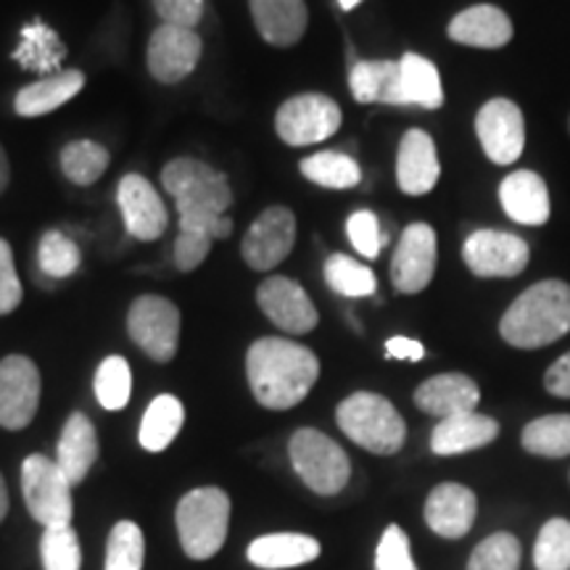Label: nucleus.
I'll list each match as a JSON object with an SVG mask.
<instances>
[{
	"label": "nucleus",
	"mask_w": 570,
	"mask_h": 570,
	"mask_svg": "<svg viewBox=\"0 0 570 570\" xmlns=\"http://www.w3.org/2000/svg\"><path fill=\"white\" fill-rule=\"evenodd\" d=\"M246 375L262 407L291 410L315 389L320 360L288 338H259L246 354Z\"/></svg>",
	"instance_id": "obj_1"
},
{
	"label": "nucleus",
	"mask_w": 570,
	"mask_h": 570,
	"mask_svg": "<svg viewBox=\"0 0 570 570\" xmlns=\"http://www.w3.org/2000/svg\"><path fill=\"white\" fill-rule=\"evenodd\" d=\"M568 333L570 285L562 281L533 283L499 320V336L515 348L550 346Z\"/></svg>",
	"instance_id": "obj_2"
},
{
	"label": "nucleus",
	"mask_w": 570,
	"mask_h": 570,
	"mask_svg": "<svg viewBox=\"0 0 570 570\" xmlns=\"http://www.w3.org/2000/svg\"><path fill=\"white\" fill-rule=\"evenodd\" d=\"M336 423L354 444L381 458L396 454L407 441L404 417L386 396L373 394V391H356L346 396L336 410Z\"/></svg>",
	"instance_id": "obj_3"
},
{
	"label": "nucleus",
	"mask_w": 570,
	"mask_h": 570,
	"mask_svg": "<svg viewBox=\"0 0 570 570\" xmlns=\"http://www.w3.org/2000/svg\"><path fill=\"white\" fill-rule=\"evenodd\" d=\"M177 537L190 560H209L225 547L230 497L217 487L188 491L177 502Z\"/></svg>",
	"instance_id": "obj_4"
},
{
	"label": "nucleus",
	"mask_w": 570,
	"mask_h": 570,
	"mask_svg": "<svg viewBox=\"0 0 570 570\" xmlns=\"http://www.w3.org/2000/svg\"><path fill=\"white\" fill-rule=\"evenodd\" d=\"M288 454L298 479L320 497H336L352 479L348 454L315 428H298L288 441Z\"/></svg>",
	"instance_id": "obj_5"
},
{
	"label": "nucleus",
	"mask_w": 570,
	"mask_h": 570,
	"mask_svg": "<svg viewBox=\"0 0 570 570\" xmlns=\"http://www.w3.org/2000/svg\"><path fill=\"white\" fill-rule=\"evenodd\" d=\"M161 185L175 198L177 214L183 212H212L225 214L233 204L230 183L223 173L209 164L180 156L161 169Z\"/></svg>",
	"instance_id": "obj_6"
},
{
	"label": "nucleus",
	"mask_w": 570,
	"mask_h": 570,
	"mask_svg": "<svg viewBox=\"0 0 570 570\" xmlns=\"http://www.w3.org/2000/svg\"><path fill=\"white\" fill-rule=\"evenodd\" d=\"M21 494L30 515L46 529L53 525H69L71 512V483L56 460L46 454H30L21 462Z\"/></svg>",
	"instance_id": "obj_7"
},
{
	"label": "nucleus",
	"mask_w": 570,
	"mask_h": 570,
	"mask_svg": "<svg viewBox=\"0 0 570 570\" xmlns=\"http://www.w3.org/2000/svg\"><path fill=\"white\" fill-rule=\"evenodd\" d=\"M341 106L323 92H302L288 98L275 117V130L285 146H315L338 132Z\"/></svg>",
	"instance_id": "obj_8"
},
{
	"label": "nucleus",
	"mask_w": 570,
	"mask_h": 570,
	"mask_svg": "<svg viewBox=\"0 0 570 570\" xmlns=\"http://www.w3.org/2000/svg\"><path fill=\"white\" fill-rule=\"evenodd\" d=\"M127 331L154 362H173L180 344V309L164 296H138L127 312Z\"/></svg>",
	"instance_id": "obj_9"
},
{
	"label": "nucleus",
	"mask_w": 570,
	"mask_h": 570,
	"mask_svg": "<svg viewBox=\"0 0 570 570\" xmlns=\"http://www.w3.org/2000/svg\"><path fill=\"white\" fill-rule=\"evenodd\" d=\"M40 370L30 356L9 354L0 360V428L21 431L38 415Z\"/></svg>",
	"instance_id": "obj_10"
},
{
	"label": "nucleus",
	"mask_w": 570,
	"mask_h": 570,
	"mask_svg": "<svg viewBox=\"0 0 570 570\" xmlns=\"http://www.w3.org/2000/svg\"><path fill=\"white\" fill-rule=\"evenodd\" d=\"M439 246L431 225L412 223L404 227L402 238L391 256V283L399 294H420L436 275Z\"/></svg>",
	"instance_id": "obj_11"
},
{
	"label": "nucleus",
	"mask_w": 570,
	"mask_h": 570,
	"mask_svg": "<svg viewBox=\"0 0 570 570\" xmlns=\"http://www.w3.org/2000/svg\"><path fill=\"white\" fill-rule=\"evenodd\" d=\"M296 244V217L285 206H269L254 219L240 244V256L256 273H267L288 259Z\"/></svg>",
	"instance_id": "obj_12"
},
{
	"label": "nucleus",
	"mask_w": 570,
	"mask_h": 570,
	"mask_svg": "<svg viewBox=\"0 0 570 570\" xmlns=\"http://www.w3.org/2000/svg\"><path fill=\"white\" fill-rule=\"evenodd\" d=\"M475 132H479L483 154L499 167L518 161L525 148L523 111L510 98H491L483 104L475 117Z\"/></svg>",
	"instance_id": "obj_13"
},
{
	"label": "nucleus",
	"mask_w": 570,
	"mask_h": 570,
	"mask_svg": "<svg viewBox=\"0 0 570 570\" xmlns=\"http://www.w3.org/2000/svg\"><path fill=\"white\" fill-rule=\"evenodd\" d=\"M462 259L475 277H515L531 259V248L520 235L475 230L462 246Z\"/></svg>",
	"instance_id": "obj_14"
},
{
	"label": "nucleus",
	"mask_w": 570,
	"mask_h": 570,
	"mask_svg": "<svg viewBox=\"0 0 570 570\" xmlns=\"http://www.w3.org/2000/svg\"><path fill=\"white\" fill-rule=\"evenodd\" d=\"M204 42L196 30L175 24H159L148 40V71L156 82L177 85L198 67Z\"/></svg>",
	"instance_id": "obj_15"
},
{
	"label": "nucleus",
	"mask_w": 570,
	"mask_h": 570,
	"mask_svg": "<svg viewBox=\"0 0 570 570\" xmlns=\"http://www.w3.org/2000/svg\"><path fill=\"white\" fill-rule=\"evenodd\" d=\"M256 302H259V309L265 312L269 323H275L281 331L294 333V336L315 331L320 323L309 294L285 275L267 277L256 291Z\"/></svg>",
	"instance_id": "obj_16"
},
{
	"label": "nucleus",
	"mask_w": 570,
	"mask_h": 570,
	"mask_svg": "<svg viewBox=\"0 0 570 570\" xmlns=\"http://www.w3.org/2000/svg\"><path fill=\"white\" fill-rule=\"evenodd\" d=\"M117 204L122 212L125 227L132 238L156 240L167 230V209L161 196L142 175H125L117 185Z\"/></svg>",
	"instance_id": "obj_17"
},
{
	"label": "nucleus",
	"mask_w": 570,
	"mask_h": 570,
	"mask_svg": "<svg viewBox=\"0 0 570 570\" xmlns=\"http://www.w3.org/2000/svg\"><path fill=\"white\" fill-rule=\"evenodd\" d=\"M479 512V499L462 483H439L425 499V523L441 539L468 537Z\"/></svg>",
	"instance_id": "obj_18"
},
{
	"label": "nucleus",
	"mask_w": 570,
	"mask_h": 570,
	"mask_svg": "<svg viewBox=\"0 0 570 570\" xmlns=\"http://www.w3.org/2000/svg\"><path fill=\"white\" fill-rule=\"evenodd\" d=\"M441 164L436 142L425 130H407L396 151V183L407 196H425L436 188Z\"/></svg>",
	"instance_id": "obj_19"
},
{
	"label": "nucleus",
	"mask_w": 570,
	"mask_h": 570,
	"mask_svg": "<svg viewBox=\"0 0 570 570\" xmlns=\"http://www.w3.org/2000/svg\"><path fill=\"white\" fill-rule=\"evenodd\" d=\"M481 402V391L475 386L473 377L462 373H444L428 377L420 383L415 391V404L425 415H433L439 420L465 415V412H475Z\"/></svg>",
	"instance_id": "obj_20"
},
{
	"label": "nucleus",
	"mask_w": 570,
	"mask_h": 570,
	"mask_svg": "<svg viewBox=\"0 0 570 570\" xmlns=\"http://www.w3.org/2000/svg\"><path fill=\"white\" fill-rule=\"evenodd\" d=\"M499 202L512 223L539 227L550 219L552 204L547 183L531 169H518L499 185Z\"/></svg>",
	"instance_id": "obj_21"
},
{
	"label": "nucleus",
	"mask_w": 570,
	"mask_h": 570,
	"mask_svg": "<svg viewBox=\"0 0 570 570\" xmlns=\"http://www.w3.org/2000/svg\"><path fill=\"white\" fill-rule=\"evenodd\" d=\"M497 436L499 423L494 417L465 412V415L439 420V425L431 433V449L439 458H452V454H465L489 446Z\"/></svg>",
	"instance_id": "obj_22"
},
{
	"label": "nucleus",
	"mask_w": 570,
	"mask_h": 570,
	"mask_svg": "<svg viewBox=\"0 0 570 570\" xmlns=\"http://www.w3.org/2000/svg\"><path fill=\"white\" fill-rule=\"evenodd\" d=\"M449 38L468 48H504L512 40V21L497 6H473L449 21Z\"/></svg>",
	"instance_id": "obj_23"
},
{
	"label": "nucleus",
	"mask_w": 570,
	"mask_h": 570,
	"mask_svg": "<svg viewBox=\"0 0 570 570\" xmlns=\"http://www.w3.org/2000/svg\"><path fill=\"white\" fill-rule=\"evenodd\" d=\"M248 6L256 30L269 46L288 48L304 38L309 24L304 0H248Z\"/></svg>",
	"instance_id": "obj_24"
},
{
	"label": "nucleus",
	"mask_w": 570,
	"mask_h": 570,
	"mask_svg": "<svg viewBox=\"0 0 570 570\" xmlns=\"http://www.w3.org/2000/svg\"><path fill=\"white\" fill-rule=\"evenodd\" d=\"M98 460V433L92 428L90 417L82 412L69 415L63 423L59 449H56V465L61 468V473L67 475L71 487L82 483L88 479L90 468Z\"/></svg>",
	"instance_id": "obj_25"
},
{
	"label": "nucleus",
	"mask_w": 570,
	"mask_h": 570,
	"mask_svg": "<svg viewBox=\"0 0 570 570\" xmlns=\"http://www.w3.org/2000/svg\"><path fill=\"white\" fill-rule=\"evenodd\" d=\"M246 554L256 568H298L320 558V541L306 533H267V537L254 539Z\"/></svg>",
	"instance_id": "obj_26"
},
{
	"label": "nucleus",
	"mask_w": 570,
	"mask_h": 570,
	"mask_svg": "<svg viewBox=\"0 0 570 570\" xmlns=\"http://www.w3.org/2000/svg\"><path fill=\"white\" fill-rule=\"evenodd\" d=\"M82 88H85L82 71L77 69L59 71V75L42 77V80L21 88L17 92V101H13V109H17L19 117L24 119L42 117V114H51L56 109H61L63 104H69Z\"/></svg>",
	"instance_id": "obj_27"
},
{
	"label": "nucleus",
	"mask_w": 570,
	"mask_h": 570,
	"mask_svg": "<svg viewBox=\"0 0 570 570\" xmlns=\"http://www.w3.org/2000/svg\"><path fill=\"white\" fill-rule=\"evenodd\" d=\"M348 90L360 104L404 106L399 61H356L348 71Z\"/></svg>",
	"instance_id": "obj_28"
},
{
	"label": "nucleus",
	"mask_w": 570,
	"mask_h": 570,
	"mask_svg": "<svg viewBox=\"0 0 570 570\" xmlns=\"http://www.w3.org/2000/svg\"><path fill=\"white\" fill-rule=\"evenodd\" d=\"M399 82H402L404 106H423L428 111H436L444 106V88L436 63L425 56L404 53L399 59Z\"/></svg>",
	"instance_id": "obj_29"
},
{
	"label": "nucleus",
	"mask_w": 570,
	"mask_h": 570,
	"mask_svg": "<svg viewBox=\"0 0 570 570\" xmlns=\"http://www.w3.org/2000/svg\"><path fill=\"white\" fill-rule=\"evenodd\" d=\"M67 56V48L59 40V32L51 30L48 24H42L40 19H35L32 24H27L21 30V42L13 51V61L27 71H38V75H59V63Z\"/></svg>",
	"instance_id": "obj_30"
},
{
	"label": "nucleus",
	"mask_w": 570,
	"mask_h": 570,
	"mask_svg": "<svg viewBox=\"0 0 570 570\" xmlns=\"http://www.w3.org/2000/svg\"><path fill=\"white\" fill-rule=\"evenodd\" d=\"M185 423V407L183 402L173 394L156 396L151 404H148L146 415H142L138 441L146 452H164L177 433L183 431Z\"/></svg>",
	"instance_id": "obj_31"
},
{
	"label": "nucleus",
	"mask_w": 570,
	"mask_h": 570,
	"mask_svg": "<svg viewBox=\"0 0 570 570\" xmlns=\"http://www.w3.org/2000/svg\"><path fill=\"white\" fill-rule=\"evenodd\" d=\"M61 173L75 185H92L109 169L111 156L96 140H71L61 148Z\"/></svg>",
	"instance_id": "obj_32"
},
{
	"label": "nucleus",
	"mask_w": 570,
	"mask_h": 570,
	"mask_svg": "<svg viewBox=\"0 0 570 570\" xmlns=\"http://www.w3.org/2000/svg\"><path fill=\"white\" fill-rule=\"evenodd\" d=\"M302 175L309 183L320 185V188H333V190H346L360 185L362 169L352 156L338 154V151H320L306 156L302 161Z\"/></svg>",
	"instance_id": "obj_33"
},
{
	"label": "nucleus",
	"mask_w": 570,
	"mask_h": 570,
	"mask_svg": "<svg viewBox=\"0 0 570 570\" xmlns=\"http://www.w3.org/2000/svg\"><path fill=\"white\" fill-rule=\"evenodd\" d=\"M525 452L537 458L560 460L570 454V415H544L531 420L520 436Z\"/></svg>",
	"instance_id": "obj_34"
},
{
	"label": "nucleus",
	"mask_w": 570,
	"mask_h": 570,
	"mask_svg": "<svg viewBox=\"0 0 570 570\" xmlns=\"http://www.w3.org/2000/svg\"><path fill=\"white\" fill-rule=\"evenodd\" d=\"M325 283L346 298L373 296L377 288L375 273L346 254H333L325 262Z\"/></svg>",
	"instance_id": "obj_35"
},
{
	"label": "nucleus",
	"mask_w": 570,
	"mask_h": 570,
	"mask_svg": "<svg viewBox=\"0 0 570 570\" xmlns=\"http://www.w3.org/2000/svg\"><path fill=\"white\" fill-rule=\"evenodd\" d=\"M92 389H96V399L104 410H125L132 394V370L125 356H106L96 370Z\"/></svg>",
	"instance_id": "obj_36"
},
{
	"label": "nucleus",
	"mask_w": 570,
	"mask_h": 570,
	"mask_svg": "<svg viewBox=\"0 0 570 570\" xmlns=\"http://www.w3.org/2000/svg\"><path fill=\"white\" fill-rule=\"evenodd\" d=\"M146 560V539L138 523L119 520L106 541V568L104 570H142Z\"/></svg>",
	"instance_id": "obj_37"
},
{
	"label": "nucleus",
	"mask_w": 570,
	"mask_h": 570,
	"mask_svg": "<svg viewBox=\"0 0 570 570\" xmlns=\"http://www.w3.org/2000/svg\"><path fill=\"white\" fill-rule=\"evenodd\" d=\"M533 566L537 570H570V520L552 518L541 525Z\"/></svg>",
	"instance_id": "obj_38"
},
{
	"label": "nucleus",
	"mask_w": 570,
	"mask_h": 570,
	"mask_svg": "<svg viewBox=\"0 0 570 570\" xmlns=\"http://www.w3.org/2000/svg\"><path fill=\"white\" fill-rule=\"evenodd\" d=\"M80 262H82L80 246H77L69 235H63L61 230H48L40 238L38 265L42 273L53 277V281L75 275L77 267H80Z\"/></svg>",
	"instance_id": "obj_39"
},
{
	"label": "nucleus",
	"mask_w": 570,
	"mask_h": 570,
	"mask_svg": "<svg viewBox=\"0 0 570 570\" xmlns=\"http://www.w3.org/2000/svg\"><path fill=\"white\" fill-rule=\"evenodd\" d=\"M40 560L46 570H80L82 550L80 539L71 525H53L40 537Z\"/></svg>",
	"instance_id": "obj_40"
},
{
	"label": "nucleus",
	"mask_w": 570,
	"mask_h": 570,
	"mask_svg": "<svg viewBox=\"0 0 570 570\" xmlns=\"http://www.w3.org/2000/svg\"><path fill=\"white\" fill-rule=\"evenodd\" d=\"M520 568V541L512 533H491L475 547L468 560V570H518Z\"/></svg>",
	"instance_id": "obj_41"
},
{
	"label": "nucleus",
	"mask_w": 570,
	"mask_h": 570,
	"mask_svg": "<svg viewBox=\"0 0 570 570\" xmlns=\"http://www.w3.org/2000/svg\"><path fill=\"white\" fill-rule=\"evenodd\" d=\"M346 235L365 259H377L383 244H386V235L381 233V223H377V217L370 209L354 212L346 219Z\"/></svg>",
	"instance_id": "obj_42"
},
{
	"label": "nucleus",
	"mask_w": 570,
	"mask_h": 570,
	"mask_svg": "<svg viewBox=\"0 0 570 570\" xmlns=\"http://www.w3.org/2000/svg\"><path fill=\"white\" fill-rule=\"evenodd\" d=\"M375 570H417L410 552V537L399 525H389L377 541Z\"/></svg>",
	"instance_id": "obj_43"
},
{
	"label": "nucleus",
	"mask_w": 570,
	"mask_h": 570,
	"mask_svg": "<svg viewBox=\"0 0 570 570\" xmlns=\"http://www.w3.org/2000/svg\"><path fill=\"white\" fill-rule=\"evenodd\" d=\"M21 298H24V291H21L17 265H13V252L11 246L0 238V317L11 315V312L21 304Z\"/></svg>",
	"instance_id": "obj_44"
},
{
	"label": "nucleus",
	"mask_w": 570,
	"mask_h": 570,
	"mask_svg": "<svg viewBox=\"0 0 570 570\" xmlns=\"http://www.w3.org/2000/svg\"><path fill=\"white\" fill-rule=\"evenodd\" d=\"M154 11L159 13L161 24L196 30L204 19V0H151Z\"/></svg>",
	"instance_id": "obj_45"
},
{
	"label": "nucleus",
	"mask_w": 570,
	"mask_h": 570,
	"mask_svg": "<svg viewBox=\"0 0 570 570\" xmlns=\"http://www.w3.org/2000/svg\"><path fill=\"white\" fill-rule=\"evenodd\" d=\"M544 389L560 399H570V352L562 354L560 360L547 370Z\"/></svg>",
	"instance_id": "obj_46"
},
{
	"label": "nucleus",
	"mask_w": 570,
	"mask_h": 570,
	"mask_svg": "<svg viewBox=\"0 0 570 570\" xmlns=\"http://www.w3.org/2000/svg\"><path fill=\"white\" fill-rule=\"evenodd\" d=\"M386 356L389 360H407V362H420L425 356V348L420 341L407 338V336H394L386 341Z\"/></svg>",
	"instance_id": "obj_47"
},
{
	"label": "nucleus",
	"mask_w": 570,
	"mask_h": 570,
	"mask_svg": "<svg viewBox=\"0 0 570 570\" xmlns=\"http://www.w3.org/2000/svg\"><path fill=\"white\" fill-rule=\"evenodd\" d=\"M9 180H11V164H9V156L3 151V146H0V194L9 188Z\"/></svg>",
	"instance_id": "obj_48"
},
{
	"label": "nucleus",
	"mask_w": 570,
	"mask_h": 570,
	"mask_svg": "<svg viewBox=\"0 0 570 570\" xmlns=\"http://www.w3.org/2000/svg\"><path fill=\"white\" fill-rule=\"evenodd\" d=\"M6 515H9V489H6L3 475H0V523H3Z\"/></svg>",
	"instance_id": "obj_49"
},
{
	"label": "nucleus",
	"mask_w": 570,
	"mask_h": 570,
	"mask_svg": "<svg viewBox=\"0 0 570 570\" xmlns=\"http://www.w3.org/2000/svg\"><path fill=\"white\" fill-rule=\"evenodd\" d=\"M362 3V0H338V6H341V9H344V11H352V9H356V6H360Z\"/></svg>",
	"instance_id": "obj_50"
},
{
	"label": "nucleus",
	"mask_w": 570,
	"mask_h": 570,
	"mask_svg": "<svg viewBox=\"0 0 570 570\" xmlns=\"http://www.w3.org/2000/svg\"><path fill=\"white\" fill-rule=\"evenodd\" d=\"M568 130H570V117H568Z\"/></svg>",
	"instance_id": "obj_51"
}]
</instances>
